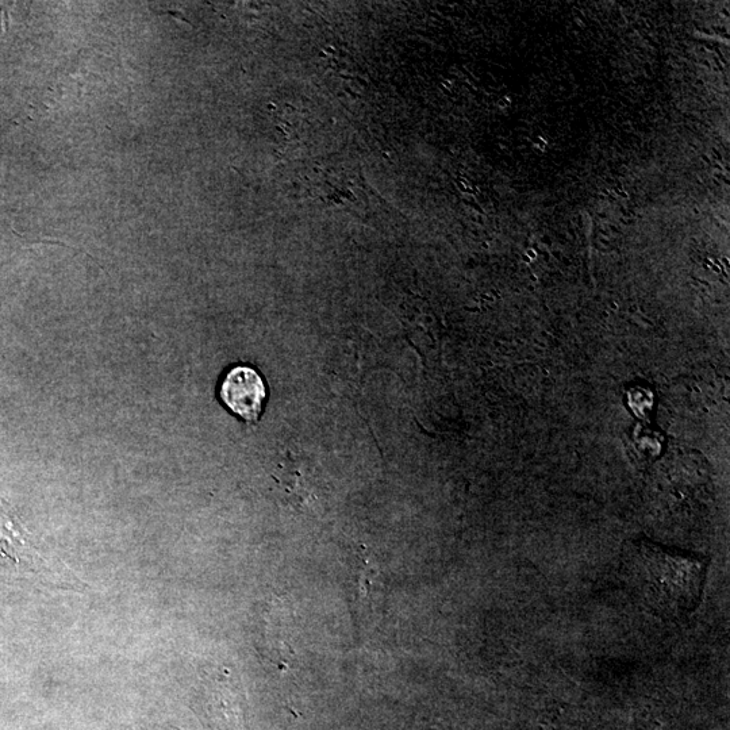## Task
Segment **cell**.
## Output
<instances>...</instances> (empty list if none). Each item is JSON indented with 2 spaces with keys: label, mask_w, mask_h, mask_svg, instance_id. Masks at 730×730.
Segmentation results:
<instances>
[{
  "label": "cell",
  "mask_w": 730,
  "mask_h": 730,
  "mask_svg": "<svg viewBox=\"0 0 730 730\" xmlns=\"http://www.w3.org/2000/svg\"><path fill=\"white\" fill-rule=\"evenodd\" d=\"M34 551L30 547L29 541L22 536L21 529L18 528V521L7 516L5 509L0 506V553L9 557V559H21V555L29 557V553Z\"/></svg>",
  "instance_id": "obj_3"
},
{
  "label": "cell",
  "mask_w": 730,
  "mask_h": 730,
  "mask_svg": "<svg viewBox=\"0 0 730 730\" xmlns=\"http://www.w3.org/2000/svg\"><path fill=\"white\" fill-rule=\"evenodd\" d=\"M219 394L237 416L245 421H256L263 411L267 390L263 379L253 368L236 367L226 374Z\"/></svg>",
  "instance_id": "obj_2"
},
{
  "label": "cell",
  "mask_w": 730,
  "mask_h": 730,
  "mask_svg": "<svg viewBox=\"0 0 730 730\" xmlns=\"http://www.w3.org/2000/svg\"><path fill=\"white\" fill-rule=\"evenodd\" d=\"M633 571L637 589L657 616H690L702 601L709 560L640 541L633 549Z\"/></svg>",
  "instance_id": "obj_1"
}]
</instances>
